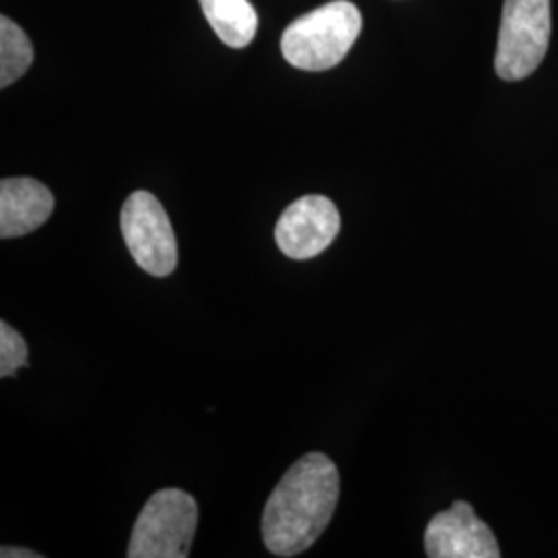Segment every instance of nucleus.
<instances>
[{"label":"nucleus","mask_w":558,"mask_h":558,"mask_svg":"<svg viewBox=\"0 0 558 558\" xmlns=\"http://www.w3.org/2000/svg\"><path fill=\"white\" fill-rule=\"evenodd\" d=\"M339 472L323 453L300 458L279 480L263 511V542L276 557L308 550L336 513Z\"/></svg>","instance_id":"obj_1"},{"label":"nucleus","mask_w":558,"mask_h":558,"mask_svg":"<svg viewBox=\"0 0 558 558\" xmlns=\"http://www.w3.org/2000/svg\"><path fill=\"white\" fill-rule=\"evenodd\" d=\"M54 211V195L34 179L0 182V239H20L36 232Z\"/></svg>","instance_id":"obj_8"},{"label":"nucleus","mask_w":558,"mask_h":558,"mask_svg":"<svg viewBox=\"0 0 558 558\" xmlns=\"http://www.w3.org/2000/svg\"><path fill=\"white\" fill-rule=\"evenodd\" d=\"M424 548L430 558H499V542L474 509L456 500L451 509L430 519Z\"/></svg>","instance_id":"obj_7"},{"label":"nucleus","mask_w":558,"mask_h":558,"mask_svg":"<svg viewBox=\"0 0 558 558\" xmlns=\"http://www.w3.org/2000/svg\"><path fill=\"white\" fill-rule=\"evenodd\" d=\"M197 521V500L180 488H161L145 502L135 521L126 557H189Z\"/></svg>","instance_id":"obj_3"},{"label":"nucleus","mask_w":558,"mask_h":558,"mask_svg":"<svg viewBox=\"0 0 558 558\" xmlns=\"http://www.w3.org/2000/svg\"><path fill=\"white\" fill-rule=\"evenodd\" d=\"M0 557L2 558H40L38 553H32L27 548H13V546H2L0 550Z\"/></svg>","instance_id":"obj_12"},{"label":"nucleus","mask_w":558,"mask_h":558,"mask_svg":"<svg viewBox=\"0 0 558 558\" xmlns=\"http://www.w3.org/2000/svg\"><path fill=\"white\" fill-rule=\"evenodd\" d=\"M341 218L336 203L323 195H306L290 203L276 226L279 251L290 259L320 255L339 234Z\"/></svg>","instance_id":"obj_6"},{"label":"nucleus","mask_w":558,"mask_h":558,"mask_svg":"<svg viewBox=\"0 0 558 558\" xmlns=\"http://www.w3.org/2000/svg\"><path fill=\"white\" fill-rule=\"evenodd\" d=\"M34 62V46L20 25L9 17L0 20V87L21 80Z\"/></svg>","instance_id":"obj_10"},{"label":"nucleus","mask_w":558,"mask_h":558,"mask_svg":"<svg viewBox=\"0 0 558 558\" xmlns=\"http://www.w3.org/2000/svg\"><path fill=\"white\" fill-rule=\"evenodd\" d=\"M27 364V343L20 331L7 320L0 323V377H13L21 366Z\"/></svg>","instance_id":"obj_11"},{"label":"nucleus","mask_w":558,"mask_h":558,"mask_svg":"<svg viewBox=\"0 0 558 558\" xmlns=\"http://www.w3.org/2000/svg\"><path fill=\"white\" fill-rule=\"evenodd\" d=\"M360 29L359 7L350 0H331L286 27L281 54L300 71H329L348 57Z\"/></svg>","instance_id":"obj_2"},{"label":"nucleus","mask_w":558,"mask_h":558,"mask_svg":"<svg viewBox=\"0 0 558 558\" xmlns=\"http://www.w3.org/2000/svg\"><path fill=\"white\" fill-rule=\"evenodd\" d=\"M120 230L129 253L143 271L156 278L170 276L179 265V244L160 201L135 191L120 211Z\"/></svg>","instance_id":"obj_5"},{"label":"nucleus","mask_w":558,"mask_h":558,"mask_svg":"<svg viewBox=\"0 0 558 558\" xmlns=\"http://www.w3.org/2000/svg\"><path fill=\"white\" fill-rule=\"evenodd\" d=\"M550 34V0H505L495 54V71L500 80L530 77L546 57Z\"/></svg>","instance_id":"obj_4"},{"label":"nucleus","mask_w":558,"mask_h":558,"mask_svg":"<svg viewBox=\"0 0 558 558\" xmlns=\"http://www.w3.org/2000/svg\"><path fill=\"white\" fill-rule=\"evenodd\" d=\"M205 20L226 46L244 48L259 29L257 9L248 0H199Z\"/></svg>","instance_id":"obj_9"}]
</instances>
